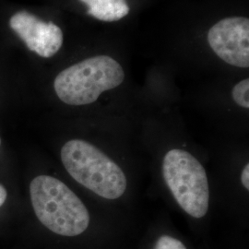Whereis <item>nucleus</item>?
<instances>
[{
	"label": "nucleus",
	"mask_w": 249,
	"mask_h": 249,
	"mask_svg": "<svg viewBox=\"0 0 249 249\" xmlns=\"http://www.w3.org/2000/svg\"><path fill=\"white\" fill-rule=\"evenodd\" d=\"M32 204L38 220L47 229L63 236H77L89 223L87 208L57 178L40 176L30 185Z\"/></svg>",
	"instance_id": "nucleus-1"
},
{
	"label": "nucleus",
	"mask_w": 249,
	"mask_h": 249,
	"mask_svg": "<svg viewBox=\"0 0 249 249\" xmlns=\"http://www.w3.org/2000/svg\"><path fill=\"white\" fill-rule=\"evenodd\" d=\"M61 160L68 173L81 186L107 199H116L126 189L124 172L94 145L72 140L63 146Z\"/></svg>",
	"instance_id": "nucleus-2"
},
{
	"label": "nucleus",
	"mask_w": 249,
	"mask_h": 249,
	"mask_svg": "<svg viewBox=\"0 0 249 249\" xmlns=\"http://www.w3.org/2000/svg\"><path fill=\"white\" fill-rule=\"evenodd\" d=\"M124 79L120 64L108 55L89 57L60 72L53 81L56 95L70 106L94 103L109 89L118 87Z\"/></svg>",
	"instance_id": "nucleus-3"
},
{
	"label": "nucleus",
	"mask_w": 249,
	"mask_h": 249,
	"mask_svg": "<svg viewBox=\"0 0 249 249\" xmlns=\"http://www.w3.org/2000/svg\"><path fill=\"white\" fill-rule=\"evenodd\" d=\"M162 175L179 206L194 218L204 217L209 210L210 189L201 163L191 153L173 149L163 158Z\"/></svg>",
	"instance_id": "nucleus-4"
},
{
	"label": "nucleus",
	"mask_w": 249,
	"mask_h": 249,
	"mask_svg": "<svg viewBox=\"0 0 249 249\" xmlns=\"http://www.w3.org/2000/svg\"><path fill=\"white\" fill-rule=\"evenodd\" d=\"M208 42L224 62L238 68H249V18L230 17L218 21L210 29Z\"/></svg>",
	"instance_id": "nucleus-5"
},
{
	"label": "nucleus",
	"mask_w": 249,
	"mask_h": 249,
	"mask_svg": "<svg viewBox=\"0 0 249 249\" xmlns=\"http://www.w3.org/2000/svg\"><path fill=\"white\" fill-rule=\"evenodd\" d=\"M9 23L27 47L42 57L53 56L62 46L61 29L53 22H45L33 13L25 10L16 12Z\"/></svg>",
	"instance_id": "nucleus-6"
},
{
	"label": "nucleus",
	"mask_w": 249,
	"mask_h": 249,
	"mask_svg": "<svg viewBox=\"0 0 249 249\" xmlns=\"http://www.w3.org/2000/svg\"><path fill=\"white\" fill-rule=\"evenodd\" d=\"M88 7V14L103 21H116L129 12L125 0H80Z\"/></svg>",
	"instance_id": "nucleus-7"
},
{
	"label": "nucleus",
	"mask_w": 249,
	"mask_h": 249,
	"mask_svg": "<svg viewBox=\"0 0 249 249\" xmlns=\"http://www.w3.org/2000/svg\"><path fill=\"white\" fill-rule=\"evenodd\" d=\"M231 96L233 101L240 107L249 108V80H242L232 89Z\"/></svg>",
	"instance_id": "nucleus-8"
},
{
	"label": "nucleus",
	"mask_w": 249,
	"mask_h": 249,
	"mask_svg": "<svg viewBox=\"0 0 249 249\" xmlns=\"http://www.w3.org/2000/svg\"><path fill=\"white\" fill-rule=\"evenodd\" d=\"M154 249H187L185 245L175 237L161 235L157 240Z\"/></svg>",
	"instance_id": "nucleus-9"
},
{
	"label": "nucleus",
	"mask_w": 249,
	"mask_h": 249,
	"mask_svg": "<svg viewBox=\"0 0 249 249\" xmlns=\"http://www.w3.org/2000/svg\"><path fill=\"white\" fill-rule=\"evenodd\" d=\"M241 182L247 190L249 189V164H246L241 174Z\"/></svg>",
	"instance_id": "nucleus-10"
},
{
	"label": "nucleus",
	"mask_w": 249,
	"mask_h": 249,
	"mask_svg": "<svg viewBox=\"0 0 249 249\" xmlns=\"http://www.w3.org/2000/svg\"><path fill=\"white\" fill-rule=\"evenodd\" d=\"M8 196V193L6 188L0 184V207L5 203Z\"/></svg>",
	"instance_id": "nucleus-11"
},
{
	"label": "nucleus",
	"mask_w": 249,
	"mask_h": 249,
	"mask_svg": "<svg viewBox=\"0 0 249 249\" xmlns=\"http://www.w3.org/2000/svg\"><path fill=\"white\" fill-rule=\"evenodd\" d=\"M0 145H1V139H0Z\"/></svg>",
	"instance_id": "nucleus-12"
}]
</instances>
